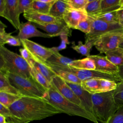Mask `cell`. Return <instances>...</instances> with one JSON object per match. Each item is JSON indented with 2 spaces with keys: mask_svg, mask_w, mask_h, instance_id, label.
I'll list each match as a JSON object with an SVG mask.
<instances>
[{
  "mask_svg": "<svg viewBox=\"0 0 123 123\" xmlns=\"http://www.w3.org/2000/svg\"><path fill=\"white\" fill-rule=\"evenodd\" d=\"M19 51L20 52L21 56L28 62L29 65L31 64L32 63V59L27 50L23 48L20 49H19Z\"/></svg>",
  "mask_w": 123,
  "mask_h": 123,
  "instance_id": "cell-42",
  "label": "cell"
},
{
  "mask_svg": "<svg viewBox=\"0 0 123 123\" xmlns=\"http://www.w3.org/2000/svg\"><path fill=\"white\" fill-rule=\"evenodd\" d=\"M119 67V72L118 73V75L121 81L123 80V65L120 66Z\"/></svg>",
  "mask_w": 123,
  "mask_h": 123,
  "instance_id": "cell-45",
  "label": "cell"
},
{
  "mask_svg": "<svg viewBox=\"0 0 123 123\" xmlns=\"http://www.w3.org/2000/svg\"><path fill=\"white\" fill-rule=\"evenodd\" d=\"M106 123H123V105L119 108Z\"/></svg>",
  "mask_w": 123,
  "mask_h": 123,
  "instance_id": "cell-38",
  "label": "cell"
},
{
  "mask_svg": "<svg viewBox=\"0 0 123 123\" xmlns=\"http://www.w3.org/2000/svg\"><path fill=\"white\" fill-rule=\"evenodd\" d=\"M30 67V73L31 76L41 86L47 90L50 88L52 86V84L33 66V64L29 65Z\"/></svg>",
  "mask_w": 123,
  "mask_h": 123,
  "instance_id": "cell-30",
  "label": "cell"
},
{
  "mask_svg": "<svg viewBox=\"0 0 123 123\" xmlns=\"http://www.w3.org/2000/svg\"><path fill=\"white\" fill-rule=\"evenodd\" d=\"M21 97L20 96L15 94L0 92V103L8 108H10L12 105Z\"/></svg>",
  "mask_w": 123,
  "mask_h": 123,
  "instance_id": "cell-32",
  "label": "cell"
},
{
  "mask_svg": "<svg viewBox=\"0 0 123 123\" xmlns=\"http://www.w3.org/2000/svg\"><path fill=\"white\" fill-rule=\"evenodd\" d=\"M33 0H19L18 9L20 13L25 12L31 9L32 4Z\"/></svg>",
  "mask_w": 123,
  "mask_h": 123,
  "instance_id": "cell-39",
  "label": "cell"
},
{
  "mask_svg": "<svg viewBox=\"0 0 123 123\" xmlns=\"http://www.w3.org/2000/svg\"><path fill=\"white\" fill-rule=\"evenodd\" d=\"M0 69L25 78L32 77L28 62L20 55L0 46Z\"/></svg>",
  "mask_w": 123,
  "mask_h": 123,
  "instance_id": "cell-3",
  "label": "cell"
},
{
  "mask_svg": "<svg viewBox=\"0 0 123 123\" xmlns=\"http://www.w3.org/2000/svg\"><path fill=\"white\" fill-rule=\"evenodd\" d=\"M20 41L23 48L27 50L33 60L45 62L53 54L51 48L42 46L28 39H21Z\"/></svg>",
  "mask_w": 123,
  "mask_h": 123,
  "instance_id": "cell-8",
  "label": "cell"
},
{
  "mask_svg": "<svg viewBox=\"0 0 123 123\" xmlns=\"http://www.w3.org/2000/svg\"><path fill=\"white\" fill-rule=\"evenodd\" d=\"M6 123H11V122H6Z\"/></svg>",
  "mask_w": 123,
  "mask_h": 123,
  "instance_id": "cell-49",
  "label": "cell"
},
{
  "mask_svg": "<svg viewBox=\"0 0 123 123\" xmlns=\"http://www.w3.org/2000/svg\"><path fill=\"white\" fill-rule=\"evenodd\" d=\"M19 30V33L16 37L20 40L28 39L29 38L32 37H42L44 38L51 37L47 33L39 31L37 27L29 21L21 23Z\"/></svg>",
  "mask_w": 123,
  "mask_h": 123,
  "instance_id": "cell-13",
  "label": "cell"
},
{
  "mask_svg": "<svg viewBox=\"0 0 123 123\" xmlns=\"http://www.w3.org/2000/svg\"><path fill=\"white\" fill-rule=\"evenodd\" d=\"M6 118L2 115L0 114V123H6Z\"/></svg>",
  "mask_w": 123,
  "mask_h": 123,
  "instance_id": "cell-46",
  "label": "cell"
},
{
  "mask_svg": "<svg viewBox=\"0 0 123 123\" xmlns=\"http://www.w3.org/2000/svg\"><path fill=\"white\" fill-rule=\"evenodd\" d=\"M72 44L71 48L78 53L85 56L86 57H88L90 56V50L92 47L94 46L92 44L90 43H85V44H84L81 41H78V45H76L74 41H73Z\"/></svg>",
  "mask_w": 123,
  "mask_h": 123,
  "instance_id": "cell-31",
  "label": "cell"
},
{
  "mask_svg": "<svg viewBox=\"0 0 123 123\" xmlns=\"http://www.w3.org/2000/svg\"><path fill=\"white\" fill-rule=\"evenodd\" d=\"M101 1V0H88L85 9L88 16L96 18L100 14Z\"/></svg>",
  "mask_w": 123,
  "mask_h": 123,
  "instance_id": "cell-28",
  "label": "cell"
},
{
  "mask_svg": "<svg viewBox=\"0 0 123 123\" xmlns=\"http://www.w3.org/2000/svg\"><path fill=\"white\" fill-rule=\"evenodd\" d=\"M44 98L59 109L62 113L83 117L94 123H99L92 113L62 96L52 84L51 87L48 89Z\"/></svg>",
  "mask_w": 123,
  "mask_h": 123,
  "instance_id": "cell-2",
  "label": "cell"
},
{
  "mask_svg": "<svg viewBox=\"0 0 123 123\" xmlns=\"http://www.w3.org/2000/svg\"><path fill=\"white\" fill-rule=\"evenodd\" d=\"M8 72L0 69V92H4L23 97L19 91L11 84Z\"/></svg>",
  "mask_w": 123,
  "mask_h": 123,
  "instance_id": "cell-18",
  "label": "cell"
},
{
  "mask_svg": "<svg viewBox=\"0 0 123 123\" xmlns=\"http://www.w3.org/2000/svg\"><path fill=\"white\" fill-rule=\"evenodd\" d=\"M6 4V0H0V15L4 12Z\"/></svg>",
  "mask_w": 123,
  "mask_h": 123,
  "instance_id": "cell-44",
  "label": "cell"
},
{
  "mask_svg": "<svg viewBox=\"0 0 123 123\" xmlns=\"http://www.w3.org/2000/svg\"><path fill=\"white\" fill-rule=\"evenodd\" d=\"M106 58L112 63L118 67L123 65V50L117 48L105 53Z\"/></svg>",
  "mask_w": 123,
  "mask_h": 123,
  "instance_id": "cell-26",
  "label": "cell"
},
{
  "mask_svg": "<svg viewBox=\"0 0 123 123\" xmlns=\"http://www.w3.org/2000/svg\"><path fill=\"white\" fill-rule=\"evenodd\" d=\"M52 51V55L46 62V63L50 65L58 67L68 66V65L73 61L67 57L62 56L59 51L53 50Z\"/></svg>",
  "mask_w": 123,
  "mask_h": 123,
  "instance_id": "cell-25",
  "label": "cell"
},
{
  "mask_svg": "<svg viewBox=\"0 0 123 123\" xmlns=\"http://www.w3.org/2000/svg\"><path fill=\"white\" fill-rule=\"evenodd\" d=\"M7 26L0 21V46H4L8 44L12 46H20L21 42L16 37L12 36L11 33H8L5 31Z\"/></svg>",
  "mask_w": 123,
  "mask_h": 123,
  "instance_id": "cell-19",
  "label": "cell"
},
{
  "mask_svg": "<svg viewBox=\"0 0 123 123\" xmlns=\"http://www.w3.org/2000/svg\"><path fill=\"white\" fill-rule=\"evenodd\" d=\"M57 0H33L31 9L43 14H49L53 4Z\"/></svg>",
  "mask_w": 123,
  "mask_h": 123,
  "instance_id": "cell-21",
  "label": "cell"
},
{
  "mask_svg": "<svg viewBox=\"0 0 123 123\" xmlns=\"http://www.w3.org/2000/svg\"><path fill=\"white\" fill-rule=\"evenodd\" d=\"M116 82L106 79L100 78L99 80V93L113 91L117 86Z\"/></svg>",
  "mask_w": 123,
  "mask_h": 123,
  "instance_id": "cell-33",
  "label": "cell"
},
{
  "mask_svg": "<svg viewBox=\"0 0 123 123\" xmlns=\"http://www.w3.org/2000/svg\"><path fill=\"white\" fill-rule=\"evenodd\" d=\"M9 108L12 116L6 121L12 123H28L62 113L44 98L23 96Z\"/></svg>",
  "mask_w": 123,
  "mask_h": 123,
  "instance_id": "cell-1",
  "label": "cell"
},
{
  "mask_svg": "<svg viewBox=\"0 0 123 123\" xmlns=\"http://www.w3.org/2000/svg\"><path fill=\"white\" fill-rule=\"evenodd\" d=\"M93 60L95 65V70L110 74H117L119 67L110 62L106 57L98 55L89 57ZM118 75V74H117Z\"/></svg>",
  "mask_w": 123,
  "mask_h": 123,
  "instance_id": "cell-14",
  "label": "cell"
},
{
  "mask_svg": "<svg viewBox=\"0 0 123 123\" xmlns=\"http://www.w3.org/2000/svg\"><path fill=\"white\" fill-rule=\"evenodd\" d=\"M100 78H92L82 81L80 86L91 94L99 93V80Z\"/></svg>",
  "mask_w": 123,
  "mask_h": 123,
  "instance_id": "cell-27",
  "label": "cell"
},
{
  "mask_svg": "<svg viewBox=\"0 0 123 123\" xmlns=\"http://www.w3.org/2000/svg\"><path fill=\"white\" fill-rule=\"evenodd\" d=\"M68 66L76 70H95L96 68L93 60L89 57L83 59L73 60Z\"/></svg>",
  "mask_w": 123,
  "mask_h": 123,
  "instance_id": "cell-22",
  "label": "cell"
},
{
  "mask_svg": "<svg viewBox=\"0 0 123 123\" xmlns=\"http://www.w3.org/2000/svg\"><path fill=\"white\" fill-rule=\"evenodd\" d=\"M113 93L114 90L92 95V114L99 123H106L119 108Z\"/></svg>",
  "mask_w": 123,
  "mask_h": 123,
  "instance_id": "cell-4",
  "label": "cell"
},
{
  "mask_svg": "<svg viewBox=\"0 0 123 123\" xmlns=\"http://www.w3.org/2000/svg\"><path fill=\"white\" fill-rule=\"evenodd\" d=\"M119 48H121V49H122L123 50V41H122V42L119 45Z\"/></svg>",
  "mask_w": 123,
  "mask_h": 123,
  "instance_id": "cell-48",
  "label": "cell"
},
{
  "mask_svg": "<svg viewBox=\"0 0 123 123\" xmlns=\"http://www.w3.org/2000/svg\"><path fill=\"white\" fill-rule=\"evenodd\" d=\"M52 66V65H51ZM58 69L63 70L65 71H69L75 74L81 81L85 80L88 79L92 78H98L102 79H109L114 81L117 83H119L121 81V79L119 77L117 74H110L102 72H100L96 70H76L69 66L66 67H58L54 66Z\"/></svg>",
  "mask_w": 123,
  "mask_h": 123,
  "instance_id": "cell-9",
  "label": "cell"
},
{
  "mask_svg": "<svg viewBox=\"0 0 123 123\" xmlns=\"http://www.w3.org/2000/svg\"><path fill=\"white\" fill-rule=\"evenodd\" d=\"M66 83L79 98L81 101L82 107L88 112L92 114V94L84 90L80 85Z\"/></svg>",
  "mask_w": 123,
  "mask_h": 123,
  "instance_id": "cell-15",
  "label": "cell"
},
{
  "mask_svg": "<svg viewBox=\"0 0 123 123\" xmlns=\"http://www.w3.org/2000/svg\"><path fill=\"white\" fill-rule=\"evenodd\" d=\"M51 84L62 96L72 102L81 106V101L79 98L67 84L61 78L56 75L53 78Z\"/></svg>",
  "mask_w": 123,
  "mask_h": 123,
  "instance_id": "cell-12",
  "label": "cell"
},
{
  "mask_svg": "<svg viewBox=\"0 0 123 123\" xmlns=\"http://www.w3.org/2000/svg\"><path fill=\"white\" fill-rule=\"evenodd\" d=\"M61 39V42L60 45L57 47H52L51 48V49L53 51H59L62 49H65L67 47V45L69 44L70 42L68 40V36L65 35H62L60 36Z\"/></svg>",
  "mask_w": 123,
  "mask_h": 123,
  "instance_id": "cell-40",
  "label": "cell"
},
{
  "mask_svg": "<svg viewBox=\"0 0 123 123\" xmlns=\"http://www.w3.org/2000/svg\"><path fill=\"white\" fill-rule=\"evenodd\" d=\"M123 41V30L114 31L98 37L94 43V46L100 53L119 47Z\"/></svg>",
  "mask_w": 123,
  "mask_h": 123,
  "instance_id": "cell-7",
  "label": "cell"
},
{
  "mask_svg": "<svg viewBox=\"0 0 123 123\" xmlns=\"http://www.w3.org/2000/svg\"><path fill=\"white\" fill-rule=\"evenodd\" d=\"M36 27L45 31L51 37L65 35L68 37L72 36V31L66 24L63 19L56 23L47 24H34Z\"/></svg>",
  "mask_w": 123,
  "mask_h": 123,
  "instance_id": "cell-10",
  "label": "cell"
},
{
  "mask_svg": "<svg viewBox=\"0 0 123 123\" xmlns=\"http://www.w3.org/2000/svg\"><path fill=\"white\" fill-rule=\"evenodd\" d=\"M96 18L110 24L119 23V20L116 13V11L105 13L99 15Z\"/></svg>",
  "mask_w": 123,
  "mask_h": 123,
  "instance_id": "cell-35",
  "label": "cell"
},
{
  "mask_svg": "<svg viewBox=\"0 0 123 123\" xmlns=\"http://www.w3.org/2000/svg\"><path fill=\"white\" fill-rule=\"evenodd\" d=\"M88 16L85 10L70 9L63 15V19L70 28L75 29L78 24L86 19Z\"/></svg>",
  "mask_w": 123,
  "mask_h": 123,
  "instance_id": "cell-16",
  "label": "cell"
},
{
  "mask_svg": "<svg viewBox=\"0 0 123 123\" xmlns=\"http://www.w3.org/2000/svg\"><path fill=\"white\" fill-rule=\"evenodd\" d=\"M116 13L119 20V24L123 26V8L120 9L117 11Z\"/></svg>",
  "mask_w": 123,
  "mask_h": 123,
  "instance_id": "cell-43",
  "label": "cell"
},
{
  "mask_svg": "<svg viewBox=\"0 0 123 123\" xmlns=\"http://www.w3.org/2000/svg\"><path fill=\"white\" fill-rule=\"evenodd\" d=\"M32 64L34 67L42 74L50 83H51L53 78L57 75L55 72L47 64L46 62H42L32 59Z\"/></svg>",
  "mask_w": 123,
  "mask_h": 123,
  "instance_id": "cell-24",
  "label": "cell"
},
{
  "mask_svg": "<svg viewBox=\"0 0 123 123\" xmlns=\"http://www.w3.org/2000/svg\"><path fill=\"white\" fill-rule=\"evenodd\" d=\"M11 84L23 97L45 98L47 90L39 84L32 76L25 78L20 75L8 73Z\"/></svg>",
  "mask_w": 123,
  "mask_h": 123,
  "instance_id": "cell-5",
  "label": "cell"
},
{
  "mask_svg": "<svg viewBox=\"0 0 123 123\" xmlns=\"http://www.w3.org/2000/svg\"><path fill=\"white\" fill-rule=\"evenodd\" d=\"M0 114L4 116L6 120L11 118L12 114L9 108H8L0 103Z\"/></svg>",
  "mask_w": 123,
  "mask_h": 123,
  "instance_id": "cell-41",
  "label": "cell"
},
{
  "mask_svg": "<svg viewBox=\"0 0 123 123\" xmlns=\"http://www.w3.org/2000/svg\"><path fill=\"white\" fill-rule=\"evenodd\" d=\"M123 30V26L119 23L110 24L94 18L92 23L90 33L85 35V43H94L98 37L111 32Z\"/></svg>",
  "mask_w": 123,
  "mask_h": 123,
  "instance_id": "cell-6",
  "label": "cell"
},
{
  "mask_svg": "<svg viewBox=\"0 0 123 123\" xmlns=\"http://www.w3.org/2000/svg\"><path fill=\"white\" fill-rule=\"evenodd\" d=\"M72 9L74 10H85L88 0H65Z\"/></svg>",
  "mask_w": 123,
  "mask_h": 123,
  "instance_id": "cell-37",
  "label": "cell"
},
{
  "mask_svg": "<svg viewBox=\"0 0 123 123\" xmlns=\"http://www.w3.org/2000/svg\"><path fill=\"white\" fill-rule=\"evenodd\" d=\"M94 19V18L88 16L86 19L81 22L78 24L75 29L79 30L84 32L86 35L89 34L91 31V25Z\"/></svg>",
  "mask_w": 123,
  "mask_h": 123,
  "instance_id": "cell-34",
  "label": "cell"
},
{
  "mask_svg": "<svg viewBox=\"0 0 123 123\" xmlns=\"http://www.w3.org/2000/svg\"><path fill=\"white\" fill-rule=\"evenodd\" d=\"M119 2L120 0H101L100 15L119 10L121 8Z\"/></svg>",
  "mask_w": 123,
  "mask_h": 123,
  "instance_id": "cell-29",
  "label": "cell"
},
{
  "mask_svg": "<svg viewBox=\"0 0 123 123\" xmlns=\"http://www.w3.org/2000/svg\"><path fill=\"white\" fill-rule=\"evenodd\" d=\"M19 0H6V8L0 16L7 20L16 29H19L21 23L18 9Z\"/></svg>",
  "mask_w": 123,
  "mask_h": 123,
  "instance_id": "cell-11",
  "label": "cell"
},
{
  "mask_svg": "<svg viewBox=\"0 0 123 123\" xmlns=\"http://www.w3.org/2000/svg\"><path fill=\"white\" fill-rule=\"evenodd\" d=\"M120 9L123 8V0H120Z\"/></svg>",
  "mask_w": 123,
  "mask_h": 123,
  "instance_id": "cell-47",
  "label": "cell"
},
{
  "mask_svg": "<svg viewBox=\"0 0 123 123\" xmlns=\"http://www.w3.org/2000/svg\"><path fill=\"white\" fill-rule=\"evenodd\" d=\"M70 9L72 8L65 0H57L51 8L49 14L56 18L63 19V15Z\"/></svg>",
  "mask_w": 123,
  "mask_h": 123,
  "instance_id": "cell-20",
  "label": "cell"
},
{
  "mask_svg": "<svg viewBox=\"0 0 123 123\" xmlns=\"http://www.w3.org/2000/svg\"><path fill=\"white\" fill-rule=\"evenodd\" d=\"M47 64L52 69V70H53L55 72L57 76L61 78L65 82L76 84L80 85L82 81L75 74H74L73 73L58 69L53 66L50 65L47 63Z\"/></svg>",
  "mask_w": 123,
  "mask_h": 123,
  "instance_id": "cell-23",
  "label": "cell"
},
{
  "mask_svg": "<svg viewBox=\"0 0 123 123\" xmlns=\"http://www.w3.org/2000/svg\"><path fill=\"white\" fill-rule=\"evenodd\" d=\"M114 98L117 105L120 107L123 105V80L117 83V86L114 90Z\"/></svg>",
  "mask_w": 123,
  "mask_h": 123,
  "instance_id": "cell-36",
  "label": "cell"
},
{
  "mask_svg": "<svg viewBox=\"0 0 123 123\" xmlns=\"http://www.w3.org/2000/svg\"><path fill=\"white\" fill-rule=\"evenodd\" d=\"M23 15L28 21L37 24H47L56 23L62 19L55 18L49 14H43L32 10H29L25 12Z\"/></svg>",
  "mask_w": 123,
  "mask_h": 123,
  "instance_id": "cell-17",
  "label": "cell"
}]
</instances>
